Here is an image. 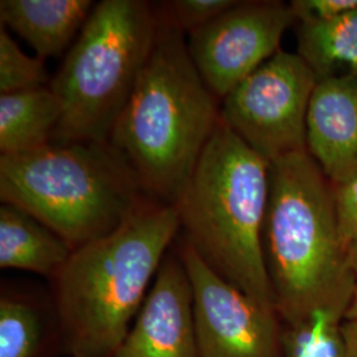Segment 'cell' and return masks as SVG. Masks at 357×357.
Masks as SVG:
<instances>
[{
    "label": "cell",
    "mask_w": 357,
    "mask_h": 357,
    "mask_svg": "<svg viewBox=\"0 0 357 357\" xmlns=\"http://www.w3.org/2000/svg\"><path fill=\"white\" fill-rule=\"evenodd\" d=\"M184 36L159 17L153 51L109 139L144 192L168 205L180 202L220 122L221 102L197 73Z\"/></svg>",
    "instance_id": "obj_1"
},
{
    "label": "cell",
    "mask_w": 357,
    "mask_h": 357,
    "mask_svg": "<svg viewBox=\"0 0 357 357\" xmlns=\"http://www.w3.org/2000/svg\"><path fill=\"white\" fill-rule=\"evenodd\" d=\"M178 230L176 205L149 202L113 233L73 250L53 280L70 356H114Z\"/></svg>",
    "instance_id": "obj_2"
},
{
    "label": "cell",
    "mask_w": 357,
    "mask_h": 357,
    "mask_svg": "<svg viewBox=\"0 0 357 357\" xmlns=\"http://www.w3.org/2000/svg\"><path fill=\"white\" fill-rule=\"evenodd\" d=\"M262 245L281 323L354 298L331 181L307 151L270 163Z\"/></svg>",
    "instance_id": "obj_3"
},
{
    "label": "cell",
    "mask_w": 357,
    "mask_h": 357,
    "mask_svg": "<svg viewBox=\"0 0 357 357\" xmlns=\"http://www.w3.org/2000/svg\"><path fill=\"white\" fill-rule=\"evenodd\" d=\"M268 171V162L220 118L176 208L183 243L225 281L275 311L262 245Z\"/></svg>",
    "instance_id": "obj_4"
},
{
    "label": "cell",
    "mask_w": 357,
    "mask_h": 357,
    "mask_svg": "<svg viewBox=\"0 0 357 357\" xmlns=\"http://www.w3.org/2000/svg\"><path fill=\"white\" fill-rule=\"evenodd\" d=\"M128 159L110 142L54 143L0 155V199L78 248L113 233L147 204Z\"/></svg>",
    "instance_id": "obj_5"
},
{
    "label": "cell",
    "mask_w": 357,
    "mask_h": 357,
    "mask_svg": "<svg viewBox=\"0 0 357 357\" xmlns=\"http://www.w3.org/2000/svg\"><path fill=\"white\" fill-rule=\"evenodd\" d=\"M156 7L146 0H102L90 13L51 89L63 103L52 142H109L153 51Z\"/></svg>",
    "instance_id": "obj_6"
},
{
    "label": "cell",
    "mask_w": 357,
    "mask_h": 357,
    "mask_svg": "<svg viewBox=\"0 0 357 357\" xmlns=\"http://www.w3.org/2000/svg\"><path fill=\"white\" fill-rule=\"evenodd\" d=\"M318 78L306 61L277 52L221 101L220 118L268 165L307 151V114Z\"/></svg>",
    "instance_id": "obj_7"
},
{
    "label": "cell",
    "mask_w": 357,
    "mask_h": 357,
    "mask_svg": "<svg viewBox=\"0 0 357 357\" xmlns=\"http://www.w3.org/2000/svg\"><path fill=\"white\" fill-rule=\"evenodd\" d=\"M295 24L290 3L237 0L213 22L190 33L187 47L197 73L221 102L281 50L284 32Z\"/></svg>",
    "instance_id": "obj_8"
},
{
    "label": "cell",
    "mask_w": 357,
    "mask_h": 357,
    "mask_svg": "<svg viewBox=\"0 0 357 357\" xmlns=\"http://www.w3.org/2000/svg\"><path fill=\"white\" fill-rule=\"evenodd\" d=\"M193 291L199 357H281V319L220 277L188 245L178 249Z\"/></svg>",
    "instance_id": "obj_9"
},
{
    "label": "cell",
    "mask_w": 357,
    "mask_h": 357,
    "mask_svg": "<svg viewBox=\"0 0 357 357\" xmlns=\"http://www.w3.org/2000/svg\"><path fill=\"white\" fill-rule=\"evenodd\" d=\"M113 357H199L191 280L178 252H168Z\"/></svg>",
    "instance_id": "obj_10"
},
{
    "label": "cell",
    "mask_w": 357,
    "mask_h": 357,
    "mask_svg": "<svg viewBox=\"0 0 357 357\" xmlns=\"http://www.w3.org/2000/svg\"><path fill=\"white\" fill-rule=\"evenodd\" d=\"M307 153L331 184L357 176V73L320 79L307 114Z\"/></svg>",
    "instance_id": "obj_11"
},
{
    "label": "cell",
    "mask_w": 357,
    "mask_h": 357,
    "mask_svg": "<svg viewBox=\"0 0 357 357\" xmlns=\"http://www.w3.org/2000/svg\"><path fill=\"white\" fill-rule=\"evenodd\" d=\"M94 6L91 0H1L0 20L45 60L78 38Z\"/></svg>",
    "instance_id": "obj_12"
},
{
    "label": "cell",
    "mask_w": 357,
    "mask_h": 357,
    "mask_svg": "<svg viewBox=\"0 0 357 357\" xmlns=\"http://www.w3.org/2000/svg\"><path fill=\"white\" fill-rule=\"evenodd\" d=\"M73 249L24 209L0 206V268L32 271L54 280Z\"/></svg>",
    "instance_id": "obj_13"
},
{
    "label": "cell",
    "mask_w": 357,
    "mask_h": 357,
    "mask_svg": "<svg viewBox=\"0 0 357 357\" xmlns=\"http://www.w3.org/2000/svg\"><path fill=\"white\" fill-rule=\"evenodd\" d=\"M63 103L51 86L0 94V153H31L51 143Z\"/></svg>",
    "instance_id": "obj_14"
},
{
    "label": "cell",
    "mask_w": 357,
    "mask_h": 357,
    "mask_svg": "<svg viewBox=\"0 0 357 357\" xmlns=\"http://www.w3.org/2000/svg\"><path fill=\"white\" fill-rule=\"evenodd\" d=\"M298 54L320 79L357 73V8L326 23H296Z\"/></svg>",
    "instance_id": "obj_15"
},
{
    "label": "cell",
    "mask_w": 357,
    "mask_h": 357,
    "mask_svg": "<svg viewBox=\"0 0 357 357\" xmlns=\"http://www.w3.org/2000/svg\"><path fill=\"white\" fill-rule=\"evenodd\" d=\"M351 301H335L301 319L281 323V357H347L343 321Z\"/></svg>",
    "instance_id": "obj_16"
},
{
    "label": "cell",
    "mask_w": 357,
    "mask_h": 357,
    "mask_svg": "<svg viewBox=\"0 0 357 357\" xmlns=\"http://www.w3.org/2000/svg\"><path fill=\"white\" fill-rule=\"evenodd\" d=\"M41 323L36 310L24 301L3 296L0 301V357H35Z\"/></svg>",
    "instance_id": "obj_17"
},
{
    "label": "cell",
    "mask_w": 357,
    "mask_h": 357,
    "mask_svg": "<svg viewBox=\"0 0 357 357\" xmlns=\"http://www.w3.org/2000/svg\"><path fill=\"white\" fill-rule=\"evenodd\" d=\"M44 60L31 57L19 48L16 41L0 28V94L40 89L51 85Z\"/></svg>",
    "instance_id": "obj_18"
},
{
    "label": "cell",
    "mask_w": 357,
    "mask_h": 357,
    "mask_svg": "<svg viewBox=\"0 0 357 357\" xmlns=\"http://www.w3.org/2000/svg\"><path fill=\"white\" fill-rule=\"evenodd\" d=\"M237 0H169L155 3L159 17L183 35L209 24Z\"/></svg>",
    "instance_id": "obj_19"
},
{
    "label": "cell",
    "mask_w": 357,
    "mask_h": 357,
    "mask_svg": "<svg viewBox=\"0 0 357 357\" xmlns=\"http://www.w3.org/2000/svg\"><path fill=\"white\" fill-rule=\"evenodd\" d=\"M339 233L345 250L357 243V176L332 184Z\"/></svg>",
    "instance_id": "obj_20"
},
{
    "label": "cell",
    "mask_w": 357,
    "mask_h": 357,
    "mask_svg": "<svg viewBox=\"0 0 357 357\" xmlns=\"http://www.w3.org/2000/svg\"><path fill=\"white\" fill-rule=\"evenodd\" d=\"M296 23H326L357 8V0H293Z\"/></svg>",
    "instance_id": "obj_21"
},
{
    "label": "cell",
    "mask_w": 357,
    "mask_h": 357,
    "mask_svg": "<svg viewBox=\"0 0 357 357\" xmlns=\"http://www.w3.org/2000/svg\"><path fill=\"white\" fill-rule=\"evenodd\" d=\"M343 337L347 357H357V318L343 321Z\"/></svg>",
    "instance_id": "obj_22"
},
{
    "label": "cell",
    "mask_w": 357,
    "mask_h": 357,
    "mask_svg": "<svg viewBox=\"0 0 357 357\" xmlns=\"http://www.w3.org/2000/svg\"><path fill=\"white\" fill-rule=\"evenodd\" d=\"M347 259H348V265L355 277L357 284V243L349 246V249L347 250Z\"/></svg>",
    "instance_id": "obj_23"
},
{
    "label": "cell",
    "mask_w": 357,
    "mask_h": 357,
    "mask_svg": "<svg viewBox=\"0 0 357 357\" xmlns=\"http://www.w3.org/2000/svg\"><path fill=\"white\" fill-rule=\"evenodd\" d=\"M357 318V289L356 291H355V295H354V298H352V301H351V305H349V308H348V312H347V315H345V319H356Z\"/></svg>",
    "instance_id": "obj_24"
}]
</instances>
